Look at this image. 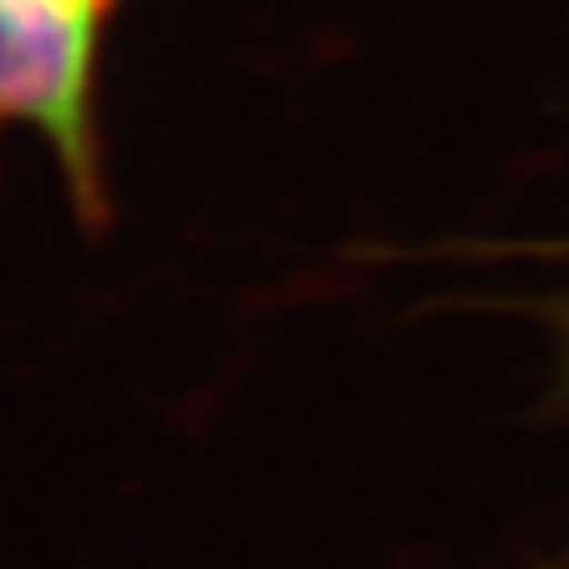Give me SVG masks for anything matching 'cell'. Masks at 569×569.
Segmentation results:
<instances>
[{
	"instance_id": "cell-1",
	"label": "cell",
	"mask_w": 569,
	"mask_h": 569,
	"mask_svg": "<svg viewBox=\"0 0 569 569\" xmlns=\"http://www.w3.org/2000/svg\"><path fill=\"white\" fill-rule=\"evenodd\" d=\"M119 0H0V134L28 131L60 170L76 222L103 230L99 63Z\"/></svg>"
}]
</instances>
